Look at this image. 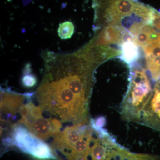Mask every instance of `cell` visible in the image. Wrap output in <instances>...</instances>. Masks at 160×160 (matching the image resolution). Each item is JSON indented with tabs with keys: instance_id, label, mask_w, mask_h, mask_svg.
Masks as SVG:
<instances>
[{
	"instance_id": "obj_10",
	"label": "cell",
	"mask_w": 160,
	"mask_h": 160,
	"mask_svg": "<svg viewBox=\"0 0 160 160\" xmlns=\"http://www.w3.org/2000/svg\"><path fill=\"white\" fill-rule=\"evenodd\" d=\"M132 160H160V157L156 155L135 153Z\"/></svg>"
},
{
	"instance_id": "obj_9",
	"label": "cell",
	"mask_w": 160,
	"mask_h": 160,
	"mask_svg": "<svg viewBox=\"0 0 160 160\" xmlns=\"http://www.w3.org/2000/svg\"><path fill=\"white\" fill-rule=\"evenodd\" d=\"M37 82L36 78L32 73L30 64H26L23 72L22 83L23 86L27 88L32 87L36 85Z\"/></svg>"
},
{
	"instance_id": "obj_8",
	"label": "cell",
	"mask_w": 160,
	"mask_h": 160,
	"mask_svg": "<svg viewBox=\"0 0 160 160\" xmlns=\"http://www.w3.org/2000/svg\"><path fill=\"white\" fill-rule=\"evenodd\" d=\"M74 26L70 21H66L60 24L58 29V34L61 39L70 38L74 33Z\"/></svg>"
},
{
	"instance_id": "obj_6",
	"label": "cell",
	"mask_w": 160,
	"mask_h": 160,
	"mask_svg": "<svg viewBox=\"0 0 160 160\" xmlns=\"http://www.w3.org/2000/svg\"><path fill=\"white\" fill-rule=\"evenodd\" d=\"M27 94L23 95L13 92L9 89H1V110L6 119L12 118L23 106Z\"/></svg>"
},
{
	"instance_id": "obj_3",
	"label": "cell",
	"mask_w": 160,
	"mask_h": 160,
	"mask_svg": "<svg viewBox=\"0 0 160 160\" xmlns=\"http://www.w3.org/2000/svg\"><path fill=\"white\" fill-rule=\"evenodd\" d=\"M88 124L66 126L54 137L51 148L58 160H92L91 149L97 126Z\"/></svg>"
},
{
	"instance_id": "obj_5",
	"label": "cell",
	"mask_w": 160,
	"mask_h": 160,
	"mask_svg": "<svg viewBox=\"0 0 160 160\" xmlns=\"http://www.w3.org/2000/svg\"><path fill=\"white\" fill-rule=\"evenodd\" d=\"M19 112L21 118L18 123L26 126L32 134L40 139L45 140L54 138L59 133L55 126L54 120L44 118L40 107L36 106L30 100L22 106Z\"/></svg>"
},
{
	"instance_id": "obj_1",
	"label": "cell",
	"mask_w": 160,
	"mask_h": 160,
	"mask_svg": "<svg viewBox=\"0 0 160 160\" xmlns=\"http://www.w3.org/2000/svg\"><path fill=\"white\" fill-rule=\"evenodd\" d=\"M45 72L35 96L47 119L70 126L90 122L89 107L94 74L101 65L87 50L69 53H43Z\"/></svg>"
},
{
	"instance_id": "obj_4",
	"label": "cell",
	"mask_w": 160,
	"mask_h": 160,
	"mask_svg": "<svg viewBox=\"0 0 160 160\" xmlns=\"http://www.w3.org/2000/svg\"><path fill=\"white\" fill-rule=\"evenodd\" d=\"M4 142L7 146H16L23 152L39 159L57 160L51 147L20 123L12 126Z\"/></svg>"
},
{
	"instance_id": "obj_2",
	"label": "cell",
	"mask_w": 160,
	"mask_h": 160,
	"mask_svg": "<svg viewBox=\"0 0 160 160\" xmlns=\"http://www.w3.org/2000/svg\"><path fill=\"white\" fill-rule=\"evenodd\" d=\"M93 30L119 27L133 35L142 26L152 25L155 9L138 0H92Z\"/></svg>"
},
{
	"instance_id": "obj_7",
	"label": "cell",
	"mask_w": 160,
	"mask_h": 160,
	"mask_svg": "<svg viewBox=\"0 0 160 160\" xmlns=\"http://www.w3.org/2000/svg\"><path fill=\"white\" fill-rule=\"evenodd\" d=\"M139 47L132 38L126 40L121 46L122 53L119 58L128 66H131L141 59V51Z\"/></svg>"
}]
</instances>
